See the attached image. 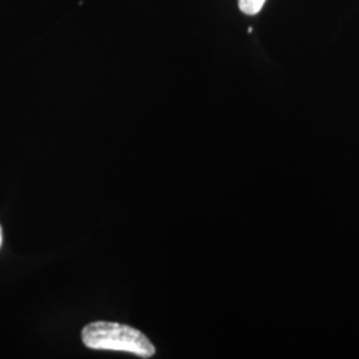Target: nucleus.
I'll return each mask as SVG.
<instances>
[{
  "label": "nucleus",
  "mask_w": 359,
  "mask_h": 359,
  "mask_svg": "<svg viewBox=\"0 0 359 359\" xmlns=\"http://www.w3.org/2000/svg\"><path fill=\"white\" fill-rule=\"evenodd\" d=\"M81 338L84 345L93 350L123 351L142 358L156 354V347L145 334L116 322H92L83 329Z\"/></svg>",
  "instance_id": "f257e3e1"
},
{
  "label": "nucleus",
  "mask_w": 359,
  "mask_h": 359,
  "mask_svg": "<svg viewBox=\"0 0 359 359\" xmlns=\"http://www.w3.org/2000/svg\"><path fill=\"white\" fill-rule=\"evenodd\" d=\"M266 0H238V7L245 15H257L262 10Z\"/></svg>",
  "instance_id": "f03ea898"
},
{
  "label": "nucleus",
  "mask_w": 359,
  "mask_h": 359,
  "mask_svg": "<svg viewBox=\"0 0 359 359\" xmlns=\"http://www.w3.org/2000/svg\"><path fill=\"white\" fill-rule=\"evenodd\" d=\"M1 243H3V233H1V228H0V248H1Z\"/></svg>",
  "instance_id": "7ed1b4c3"
}]
</instances>
